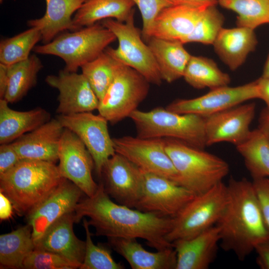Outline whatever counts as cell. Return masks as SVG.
I'll return each instance as SVG.
<instances>
[{
	"label": "cell",
	"mask_w": 269,
	"mask_h": 269,
	"mask_svg": "<svg viewBox=\"0 0 269 269\" xmlns=\"http://www.w3.org/2000/svg\"><path fill=\"white\" fill-rule=\"evenodd\" d=\"M75 223L88 217L96 235L108 238H140L156 251L173 248L166 236L173 225L174 218L142 212L114 202L106 192L103 183L96 193L77 204Z\"/></svg>",
	"instance_id": "1"
},
{
	"label": "cell",
	"mask_w": 269,
	"mask_h": 269,
	"mask_svg": "<svg viewBox=\"0 0 269 269\" xmlns=\"http://www.w3.org/2000/svg\"><path fill=\"white\" fill-rule=\"evenodd\" d=\"M226 207L216 224L220 231V246L245 260L259 244L269 240L253 182L230 178Z\"/></svg>",
	"instance_id": "2"
},
{
	"label": "cell",
	"mask_w": 269,
	"mask_h": 269,
	"mask_svg": "<svg viewBox=\"0 0 269 269\" xmlns=\"http://www.w3.org/2000/svg\"><path fill=\"white\" fill-rule=\"evenodd\" d=\"M55 163L21 159L0 175V191L17 213L28 215L58 187L63 179Z\"/></svg>",
	"instance_id": "3"
},
{
	"label": "cell",
	"mask_w": 269,
	"mask_h": 269,
	"mask_svg": "<svg viewBox=\"0 0 269 269\" xmlns=\"http://www.w3.org/2000/svg\"><path fill=\"white\" fill-rule=\"evenodd\" d=\"M164 140L166 151L177 172V184L195 194L209 190L228 175L229 166L219 157L177 139Z\"/></svg>",
	"instance_id": "4"
},
{
	"label": "cell",
	"mask_w": 269,
	"mask_h": 269,
	"mask_svg": "<svg viewBox=\"0 0 269 269\" xmlns=\"http://www.w3.org/2000/svg\"><path fill=\"white\" fill-rule=\"evenodd\" d=\"M142 138H172L203 149L207 146L205 118L193 114H178L162 107L149 111L136 110L130 116Z\"/></svg>",
	"instance_id": "5"
},
{
	"label": "cell",
	"mask_w": 269,
	"mask_h": 269,
	"mask_svg": "<svg viewBox=\"0 0 269 269\" xmlns=\"http://www.w3.org/2000/svg\"><path fill=\"white\" fill-rule=\"evenodd\" d=\"M116 39L111 31L96 23L59 34L48 43L36 45L33 51L37 54L59 57L65 63V70L77 72L98 57Z\"/></svg>",
	"instance_id": "6"
},
{
	"label": "cell",
	"mask_w": 269,
	"mask_h": 269,
	"mask_svg": "<svg viewBox=\"0 0 269 269\" xmlns=\"http://www.w3.org/2000/svg\"><path fill=\"white\" fill-rule=\"evenodd\" d=\"M227 185L221 182L209 190L196 194L174 218L172 229L166 236L172 243L187 239L216 225L226 207Z\"/></svg>",
	"instance_id": "7"
},
{
	"label": "cell",
	"mask_w": 269,
	"mask_h": 269,
	"mask_svg": "<svg viewBox=\"0 0 269 269\" xmlns=\"http://www.w3.org/2000/svg\"><path fill=\"white\" fill-rule=\"evenodd\" d=\"M134 14L125 22L113 18L101 24L111 31L118 40L117 48L108 47L106 51L115 59L137 71L149 83L157 86L162 83L159 68L148 44L142 40L141 31L135 26Z\"/></svg>",
	"instance_id": "8"
},
{
	"label": "cell",
	"mask_w": 269,
	"mask_h": 269,
	"mask_svg": "<svg viewBox=\"0 0 269 269\" xmlns=\"http://www.w3.org/2000/svg\"><path fill=\"white\" fill-rule=\"evenodd\" d=\"M149 84L135 70L119 62L113 82L99 101V114L113 124L129 117L146 98Z\"/></svg>",
	"instance_id": "9"
},
{
	"label": "cell",
	"mask_w": 269,
	"mask_h": 269,
	"mask_svg": "<svg viewBox=\"0 0 269 269\" xmlns=\"http://www.w3.org/2000/svg\"><path fill=\"white\" fill-rule=\"evenodd\" d=\"M56 119L84 143L93 158L97 175L102 177L104 166L116 153L108 131V121L99 114L91 112L59 115Z\"/></svg>",
	"instance_id": "10"
},
{
	"label": "cell",
	"mask_w": 269,
	"mask_h": 269,
	"mask_svg": "<svg viewBox=\"0 0 269 269\" xmlns=\"http://www.w3.org/2000/svg\"><path fill=\"white\" fill-rule=\"evenodd\" d=\"M113 141L115 152L142 171L164 177L177 184V172L166 151L164 138L124 136L113 138Z\"/></svg>",
	"instance_id": "11"
},
{
	"label": "cell",
	"mask_w": 269,
	"mask_h": 269,
	"mask_svg": "<svg viewBox=\"0 0 269 269\" xmlns=\"http://www.w3.org/2000/svg\"><path fill=\"white\" fill-rule=\"evenodd\" d=\"M143 175L142 194L135 208L142 212L174 218L196 195L164 177L145 172Z\"/></svg>",
	"instance_id": "12"
},
{
	"label": "cell",
	"mask_w": 269,
	"mask_h": 269,
	"mask_svg": "<svg viewBox=\"0 0 269 269\" xmlns=\"http://www.w3.org/2000/svg\"><path fill=\"white\" fill-rule=\"evenodd\" d=\"M255 99H259L256 80L236 87L211 89L195 98L176 99L165 108L178 114H193L205 118Z\"/></svg>",
	"instance_id": "13"
},
{
	"label": "cell",
	"mask_w": 269,
	"mask_h": 269,
	"mask_svg": "<svg viewBox=\"0 0 269 269\" xmlns=\"http://www.w3.org/2000/svg\"><path fill=\"white\" fill-rule=\"evenodd\" d=\"M57 166L61 176L78 186L87 197L92 196L99 184L92 177L93 158L84 143L65 128L60 143Z\"/></svg>",
	"instance_id": "14"
},
{
	"label": "cell",
	"mask_w": 269,
	"mask_h": 269,
	"mask_svg": "<svg viewBox=\"0 0 269 269\" xmlns=\"http://www.w3.org/2000/svg\"><path fill=\"white\" fill-rule=\"evenodd\" d=\"M102 176L104 189L108 195L117 203L135 209L143 190V172L116 152L104 166Z\"/></svg>",
	"instance_id": "15"
},
{
	"label": "cell",
	"mask_w": 269,
	"mask_h": 269,
	"mask_svg": "<svg viewBox=\"0 0 269 269\" xmlns=\"http://www.w3.org/2000/svg\"><path fill=\"white\" fill-rule=\"evenodd\" d=\"M46 83L59 91L56 109L59 115L90 112L97 110L99 100L82 73L60 70L57 75H49Z\"/></svg>",
	"instance_id": "16"
},
{
	"label": "cell",
	"mask_w": 269,
	"mask_h": 269,
	"mask_svg": "<svg viewBox=\"0 0 269 269\" xmlns=\"http://www.w3.org/2000/svg\"><path fill=\"white\" fill-rule=\"evenodd\" d=\"M254 103L240 104L205 118L207 146L221 142L235 146L249 135L256 113Z\"/></svg>",
	"instance_id": "17"
},
{
	"label": "cell",
	"mask_w": 269,
	"mask_h": 269,
	"mask_svg": "<svg viewBox=\"0 0 269 269\" xmlns=\"http://www.w3.org/2000/svg\"><path fill=\"white\" fill-rule=\"evenodd\" d=\"M83 193L74 183L63 178L56 189L26 216L35 245L54 222L74 212Z\"/></svg>",
	"instance_id": "18"
},
{
	"label": "cell",
	"mask_w": 269,
	"mask_h": 269,
	"mask_svg": "<svg viewBox=\"0 0 269 269\" xmlns=\"http://www.w3.org/2000/svg\"><path fill=\"white\" fill-rule=\"evenodd\" d=\"M64 128L57 119H50L12 142L21 159L48 161L58 160Z\"/></svg>",
	"instance_id": "19"
},
{
	"label": "cell",
	"mask_w": 269,
	"mask_h": 269,
	"mask_svg": "<svg viewBox=\"0 0 269 269\" xmlns=\"http://www.w3.org/2000/svg\"><path fill=\"white\" fill-rule=\"evenodd\" d=\"M74 212L65 214L47 229L35 243L36 249L57 254L78 265L83 262L86 243L73 231Z\"/></svg>",
	"instance_id": "20"
},
{
	"label": "cell",
	"mask_w": 269,
	"mask_h": 269,
	"mask_svg": "<svg viewBox=\"0 0 269 269\" xmlns=\"http://www.w3.org/2000/svg\"><path fill=\"white\" fill-rule=\"evenodd\" d=\"M220 241L219 229L215 225L193 238L174 241L175 269H207L216 258Z\"/></svg>",
	"instance_id": "21"
},
{
	"label": "cell",
	"mask_w": 269,
	"mask_h": 269,
	"mask_svg": "<svg viewBox=\"0 0 269 269\" xmlns=\"http://www.w3.org/2000/svg\"><path fill=\"white\" fill-rule=\"evenodd\" d=\"M208 6L180 3L164 8L153 22L151 37L183 44Z\"/></svg>",
	"instance_id": "22"
},
{
	"label": "cell",
	"mask_w": 269,
	"mask_h": 269,
	"mask_svg": "<svg viewBox=\"0 0 269 269\" xmlns=\"http://www.w3.org/2000/svg\"><path fill=\"white\" fill-rule=\"evenodd\" d=\"M108 244L122 256L133 269H175L176 254L174 248L151 252L136 239L108 238Z\"/></svg>",
	"instance_id": "23"
},
{
	"label": "cell",
	"mask_w": 269,
	"mask_h": 269,
	"mask_svg": "<svg viewBox=\"0 0 269 269\" xmlns=\"http://www.w3.org/2000/svg\"><path fill=\"white\" fill-rule=\"evenodd\" d=\"M254 29L237 26L222 28L213 45L220 59L232 71L239 68L258 44Z\"/></svg>",
	"instance_id": "24"
},
{
	"label": "cell",
	"mask_w": 269,
	"mask_h": 269,
	"mask_svg": "<svg viewBox=\"0 0 269 269\" xmlns=\"http://www.w3.org/2000/svg\"><path fill=\"white\" fill-rule=\"evenodd\" d=\"M86 0H45L46 11L42 17L27 21L37 28L43 44L51 41L61 32L73 30V15Z\"/></svg>",
	"instance_id": "25"
},
{
	"label": "cell",
	"mask_w": 269,
	"mask_h": 269,
	"mask_svg": "<svg viewBox=\"0 0 269 269\" xmlns=\"http://www.w3.org/2000/svg\"><path fill=\"white\" fill-rule=\"evenodd\" d=\"M0 99V143H9L49 121L50 114L41 108L17 111Z\"/></svg>",
	"instance_id": "26"
},
{
	"label": "cell",
	"mask_w": 269,
	"mask_h": 269,
	"mask_svg": "<svg viewBox=\"0 0 269 269\" xmlns=\"http://www.w3.org/2000/svg\"><path fill=\"white\" fill-rule=\"evenodd\" d=\"M132 0H86L73 17V30L113 18L125 22L134 13Z\"/></svg>",
	"instance_id": "27"
},
{
	"label": "cell",
	"mask_w": 269,
	"mask_h": 269,
	"mask_svg": "<svg viewBox=\"0 0 269 269\" xmlns=\"http://www.w3.org/2000/svg\"><path fill=\"white\" fill-rule=\"evenodd\" d=\"M157 64L162 80L172 83L183 77L191 55L179 41H169L154 37L148 40Z\"/></svg>",
	"instance_id": "28"
},
{
	"label": "cell",
	"mask_w": 269,
	"mask_h": 269,
	"mask_svg": "<svg viewBox=\"0 0 269 269\" xmlns=\"http://www.w3.org/2000/svg\"><path fill=\"white\" fill-rule=\"evenodd\" d=\"M253 180L269 178V137L258 128L236 146Z\"/></svg>",
	"instance_id": "29"
},
{
	"label": "cell",
	"mask_w": 269,
	"mask_h": 269,
	"mask_svg": "<svg viewBox=\"0 0 269 269\" xmlns=\"http://www.w3.org/2000/svg\"><path fill=\"white\" fill-rule=\"evenodd\" d=\"M35 248L32 228L27 224L0 236V268L22 269L23 263Z\"/></svg>",
	"instance_id": "30"
},
{
	"label": "cell",
	"mask_w": 269,
	"mask_h": 269,
	"mask_svg": "<svg viewBox=\"0 0 269 269\" xmlns=\"http://www.w3.org/2000/svg\"><path fill=\"white\" fill-rule=\"evenodd\" d=\"M43 65L35 54L26 60L7 66L8 83L3 99L14 103L24 97L37 83V75Z\"/></svg>",
	"instance_id": "31"
},
{
	"label": "cell",
	"mask_w": 269,
	"mask_h": 269,
	"mask_svg": "<svg viewBox=\"0 0 269 269\" xmlns=\"http://www.w3.org/2000/svg\"><path fill=\"white\" fill-rule=\"evenodd\" d=\"M187 83L192 87L210 90L228 86L230 76L222 71L212 59L191 55L183 76Z\"/></svg>",
	"instance_id": "32"
},
{
	"label": "cell",
	"mask_w": 269,
	"mask_h": 269,
	"mask_svg": "<svg viewBox=\"0 0 269 269\" xmlns=\"http://www.w3.org/2000/svg\"><path fill=\"white\" fill-rule=\"evenodd\" d=\"M218 3L237 14V26L255 29L269 23V0H218Z\"/></svg>",
	"instance_id": "33"
},
{
	"label": "cell",
	"mask_w": 269,
	"mask_h": 269,
	"mask_svg": "<svg viewBox=\"0 0 269 269\" xmlns=\"http://www.w3.org/2000/svg\"><path fill=\"white\" fill-rule=\"evenodd\" d=\"M119 61L106 50L81 68L99 101L101 100L114 78Z\"/></svg>",
	"instance_id": "34"
},
{
	"label": "cell",
	"mask_w": 269,
	"mask_h": 269,
	"mask_svg": "<svg viewBox=\"0 0 269 269\" xmlns=\"http://www.w3.org/2000/svg\"><path fill=\"white\" fill-rule=\"evenodd\" d=\"M41 39L40 32L34 27L2 39L0 42V63L9 66L27 59Z\"/></svg>",
	"instance_id": "35"
},
{
	"label": "cell",
	"mask_w": 269,
	"mask_h": 269,
	"mask_svg": "<svg viewBox=\"0 0 269 269\" xmlns=\"http://www.w3.org/2000/svg\"><path fill=\"white\" fill-rule=\"evenodd\" d=\"M216 5L208 6L204 9L192 32L185 38L183 44L198 42L213 44L223 28L225 18Z\"/></svg>",
	"instance_id": "36"
},
{
	"label": "cell",
	"mask_w": 269,
	"mask_h": 269,
	"mask_svg": "<svg viewBox=\"0 0 269 269\" xmlns=\"http://www.w3.org/2000/svg\"><path fill=\"white\" fill-rule=\"evenodd\" d=\"M88 221L83 220L86 233V248L83 262L80 269H124L125 267L116 262L113 258L111 252L106 246L95 245L92 239Z\"/></svg>",
	"instance_id": "37"
},
{
	"label": "cell",
	"mask_w": 269,
	"mask_h": 269,
	"mask_svg": "<svg viewBox=\"0 0 269 269\" xmlns=\"http://www.w3.org/2000/svg\"><path fill=\"white\" fill-rule=\"evenodd\" d=\"M24 269H76L79 267L52 252L35 249L24 260Z\"/></svg>",
	"instance_id": "38"
},
{
	"label": "cell",
	"mask_w": 269,
	"mask_h": 269,
	"mask_svg": "<svg viewBox=\"0 0 269 269\" xmlns=\"http://www.w3.org/2000/svg\"><path fill=\"white\" fill-rule=\"evenodd\" d=\"M138 7L142 20V28L141 31L143 40L147 42L151 37V29L153 22L164 8L168 6L180 4L175 0H132Z\"/></svg>",
	"instance_id": "39"
},
{
	"label": "cell",
	"mask_w": 269,
	"mask_h": 269,
	"mask_svg": "<svg viewBox=\"0 0 269 269\" xmlns=\"http://www.w3.org/2000/svg\"><path fill=\"white\" fill-rule=\"evenodd\" d=\"M254 189L269 232V178L253 180Z\"/></svg>",
	"instance_id": "40"
},
{
	"label": "cell",
	"mask_w": 269,
	"mask_h": 269,
	"mask_svg": "<svg viewBox=\"0 0 269 269\" xmlns=\"http://www.w3.org/2000/svg\"><path fill=\"white\" fill-rule=\"evenodd\" d=\"M21 160L12 143L0 146V175L6 172Z\"/></svg>",
	"instance_id": "41"
},
{
	"label": "cell",
	"mask_w": 269,
	"mask_h": 269,
	"mask_svg": "<svg viewBox=\"0 0 269 269\" xmlns=\"http://www.w3.org/2000/svg\"><path fill=\"white\" fill-rule=\"evenodd\" d=\"M255 251L258 266L262 269H269V240L258 245Z\"/></svg>",
	"instance_id": "42"
},
{
	"label": "cell",
	"mask_w": 269,
	"mask_h": 269,
	"mask_svg": "<svg viewBox=\"0 0 269 269\" xmlns=\"http://www.w3.org/2000/svg\"><path fill=\"white\" fill-rule=\"evenodd\" d=\"M259 99L262 100L266 105V109L269 110V77H261L256 80Z\"/></svg>",
	"instance_id": "43"
},
{
	"label": "cell",
	"mask_w": 269,
	"mask_h": 269,
	"mask_svg": "<svg viewBox=\"0 0 269 269\" xmlns=\"http://www.w3.org/2000/svg\"><path fill=\"white\" fill-rule=\"evenodd\" d=\"M13 207V205L9 198L0 191V219L1 220H5L11 217Z\"/></svg>",
	"instance_id": "44"
},
{
	"label": "cell",
	"mask_w": 269,
	"mask_h": 269,
	"mask_svg": "<svg viewBox=\"0 0 269 269\" xmlns=\"http://www.w3.org/2000/svg\"><path fill=\"white\" fill-rule=\"evenodd\" d=\"M7 66L0 63V98L3 99L8 86Z\"/></svg>",
	"instance_id": "45"
},
{
	"label": "cell",
	"mask_w": 269,
	"mask_h": 269,
	"mask_svg": "<svg viewBox=\"0 0 269 269\" xmlns=\"http://www.w3.org/2000/svg\"><path fill=\"white\" fill-rule=\"evenodd\" d=\"M259 128L264 131L269 137V110L265 108L260 115L259 120Z\"/></svg>",
	"instance_id": "46"
},
{
	"label": "cell",
	"mask_w": 269,
	"mask_h": 269,
	"mask_svg": "<svg viewBox=\"0 0 269 269\" xmlns=\"http://www.w3.org/2000/svg\"><path fill=\"white\" fill-rule=\"evenodd\" d=\"M181 3L194 5H216L218 0H175Z\"/></svg>",
	"instance_id": "47"
},
{
	"label": "cell",
	"mask_w": 269,
	"mask_h": 269,
	"mask_svg": "<svg viewBox=\"0 0 269 269\" xmlns=\"http://www.w3.org/2000/svg\"><path fill=\"white\" fill-rule=\"evenodd\" d=\"M261 77L264 78L269 77V53L265 64Z\"/></svg>",
	"instance_id": "48"
},
{
	"label": "cell",
	"mask_w": 269,
	"mask_h": 269,
	"mask_svg": "<svg viewBox=\"0 0 269 269\" xmlns=\"http://www.w3.org/2000/svg\"><path fill=\"white\" fill-rule=\"evenodd\" d=\"M3 1V0H0V2H1Z\"/></svg>",
	"instance_id": "49"
}]
</instances>
